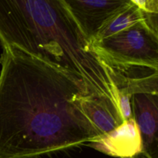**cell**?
I'll use <instances>...</instances> for the list:
<instances>
[{
	"instance_id": "6da1fadb",
	"label": "cell",
	"mask_w": 158,
	"mask_h": 158,
	"mask_svg": "<svg viewBox=\"0 0 158 158\" xmlns=\"http://www.w3.org/2000/svg\"><path fill=\"white\" fill-rule=\"evenodd\" d=\"M0 158H36L102 135L83 111L93 96L62 69L14 47H2Z\"/></svg>"
},
{
	"instance_id": "30bf717a",
	"label": "cell",
	"mask_w": 158,
	"mask_h": 158,
	"mask_svg": "<svg viewBox=\"0 0 158 158\" xmlns=\"http://www.w3.org/2000/svg\"><path fill=\"white\" fill-rule=\"evenodd\" d=\"M131 2L143 12L158 14V0H131Z\"/></svg>"
},
{
	"instance_id": "52a82bcc",
	"label": "cell",
	"mask_w": 158,
	"mask_h": 158,
	"mask_svg": "<svg viewBox=\"0 0 158 158\" xmlns=\"http://www.w3.org/2000/svg\"><path fill=\"white\" fill-rule=\"evenodd\" d=\"M82 106L85 114L102 135L107 134L123 123L119 111L98 97H86L82 102Z\"/></svg>"
},
{
	"instance_id": "7a4b0ae2",
	"label": "cell",
	"mask_w": 158,
	"mask_h": 158,
	"mask_svg": "<svg viewBox=\"0 0 158 158\" xmlns=\"http://www.w3.org/2000/svg\"><path fill=\"white\" fill-rule=\"evenodd\" d=\"M0 43L70 74L118 110L109 70L62 0H0Z\"/></svg>"
},
{
	"instance_id": "ba28073f",
	"label": "cell",
	"mask_w": 158,
	"mask_h": 158,
	"mask_svg": "<svg viewBox=\"0 0 158 158\" xmlns=\"http://www.w3.org/2000/svg\"><path fill=\"white\" fill-rule=\"evenodd\" d=\"M146 20V12L132 3L111 19L102 29L97 35V40L106 38L110 35L132 27ZM94 43V42H93Z\"/></svg>"
},
{
	"instance_id": "3957f363",
	"label": "cell",
	"mask_w": 158,
	"mask_h": 158,
	"mask_svg": "<svg viewBox=\"0 0 158 158\" xmlns=\"http://www.w3.org/2000/svg\"><path fill=\"white\" fill-rule=\"evenodd\" d=\"M91 44L109 73L112 67L158 69V32L146 20Z\"/></svg>"
},
{
	"instance_id": "277c9868",
	"label": "cell",
	"mask_w": 158,
	"mask_h": 158,
	"mask_svg": "<svg viewBox=\"0 0 158 158\" xmlns=\"http://www.w3.org/2000/svg\"><path fill=\"white\" fill-rule=\"evenodd\" d=\"M92 43L106 23L132 4L131 0H62Z\"/></svg>"
},
{
	"instance_id": "9c48e42d",
	"label": "cell",
	"mask_w": 158,
	"mask_h": 158,
	"mask_svg": "<svg viewBox=\"0 0 158 158\" xmlns=\"http://www.w3.org/2000/svg\"><path fill=\"white\" fill-rule=\"evenodd\" d=\"M131 97L132 96L127 93L117 90V106L123 121L134 118L131 106Z\"/></svg>"
},
{
	"instance_id": "5b68a950",
	"label": "cell",
	"mask_w": 158,
	"mask_h": 158,
	"mask_svg": "<svg viewBox=\"0 0 158 158\" xmlns=\"http://www.w3.org/2000/svg\"><path fill=\"white\" fill-rule=\"evenodd\" d=\"M133 117L139 127L143 142L142 158H158V94H134Z\"/></svg>"
},
{
	"instance_id": "8992f818",
	"label": "cell",
	"mask_w": 158,
	"mask_h": 158,
	"mask_svg": "<svg viewBox=\"0 0 158 158\" xmlns=\"http://www.w3.org/2000/svg\"><path fill=\"white\" fill-rule=\"evenodd\" d=\"M88 146L110 157L120 158H134L143 151L140 131L134 118L123 121L120 126L99 137Z\"/></svg>"
}]
</instances>
